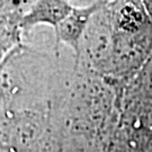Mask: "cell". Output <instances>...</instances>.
Instances as JSON below:
<instances>
[{
  "label": "cell",
  "instance_id": "4",
  "mask_svg": "<svg viewBox=\"0 0 152 152\" xmlns=\"http://www.w3.org/2000/svg\"><path fill=\"white\" fill-rule=\"evenodd\" d=\"M142 4L145 8V11L152 20V0H142Z\"/></svg>",
  "mask_w": 152,
  "mask_h": 152
},
{
  "label": "cell",
  "instance_id": "3",
  "mask_svg": "<svg viewBox=\"0 0 152 152\" xmlns=\"http://www.w3.org/2000/svg\"><path fill=\"white\" fill-rule=\"evenodd\" d=\"M20 16L9 15L0 19V66L8 54L20 43Z\"/></svg>",
  "mask_w": 152,
  "mask_h": 152
},
{
  "label": "cell",
  "instance_id": "1",
  "mask_svg": "<svg viewBox=\"0 0 152 152\" xmlns=\"http://www.w3.org/2000/svg\"><path fill=\"white\" fill-rule=\"evenodd\" d=\"M72 8L68 0H35L29 9L20 15V27L28 31L36 25H50L56 29Z\"/></svg>",
  "mask_w": 152,
  "mask_h": 152
},
{
  "label": "cell",
  "instance_id": "2",
  "mask_svg": "<svg viewBox=\"0 0 152 152\" xmlns=\"http://www.w3.org/2000/svg\"><path fill=\"white\" fill-rule=\"evenodd\" d=\"M102 5L103 2H95L86 7H73L70 14L60 23L56 29H54L56 42L68 44L78 52L80 39L87 28L88 23Z\"/></svg>",
  "mask_w": 152,
  "mask_h": 152
}]
</instances>
